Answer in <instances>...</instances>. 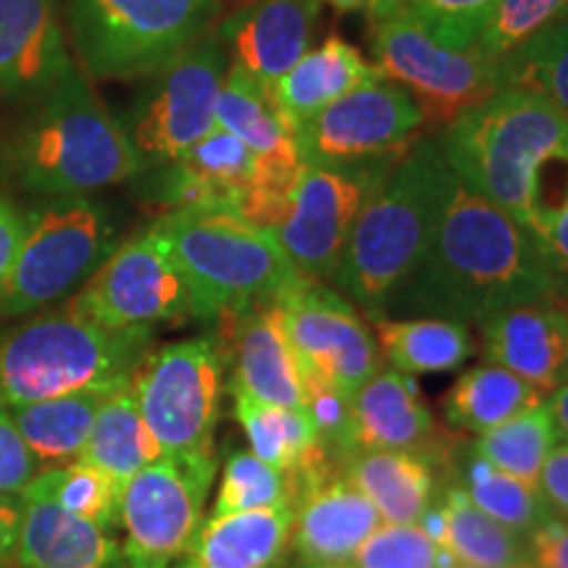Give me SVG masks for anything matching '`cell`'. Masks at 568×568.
<instances>
[{"label":"cell","mask_w":568,"mask_h":568,"mask_svg":"<svg viewBox=\"0 0 568 568\" xmlns=\"http://www.w3.org/2000/svg\"><path fill=\"white\" fill-rule=\"evenodd\" d=\"M548 301L556 303V290L535 234L456 174L429 251L385 316L400 311L479 324Z\"/></svg>","instance_id":"6da1fadb"},{"label":"cell","mask_w":568,"mask_h":568,"mask_svg":"<svg viewBox=\"0 0 568 568\" xmlns=\"http://www.w3.org/2000/svg\"><path fill=\"white\" fill-rule=\"evenodd\" d=\"M447 163L535 234L568 197V119L548 98L506 84L439 132Z\"/></svg>","instance_id":"7a4b0ae2"},{"label":"cell","mask_w":568,"mask_h":568,"mask_svg":"<svg viewBox=\"0 0 568 568\" xmlns=\"http://www.w3.org/2000/svg\"><path fill=\"white\" fill-rule=\"evenodd\" d=\"M3 159L13 180L40 197L90 195L142 176L122 122L77 63L32 98L6 140Z\"/></svg>","instance_id":"3957f363"},{"label":"cell","mask_w":568,"mask_h":568,"mask_svg":"<svg viewBox=\"0 0 568 568\" xmlns=\"http://www.w3.org/2000/svg\"><path fill=\"white\" fill-rule=\"evenodd\" d=\"M453 176L437 138L422 134L355 222L332 287L368 318L385 316L393 295L424 261Z\"/></svg>","instance_id":"277c9868"},{"label":"cell","mask_w":568,"mask_h":568,"mask_svg":"<svg viewBox=\"0 0 568 568\" xmlns=\"http://www.w3.org/2000/svg\"><path fill=\"white\" fill-rule=\"evenodd\" d=\"M153 224L193 290L197 322L216 324L219 318L280 303L305 280L272 230L234 211L176 209Z\"/></svg>","instance_id":"5b68a950"},{"label":"cell","mask_w":568,"mask_h":568,"mask_svg":"<svg viewBox=\"0 0 568 568\" xmlns=\"http://www.w3.org/2000/svg\"><path fill=\"white\" fill-rule=\"evenodd\" d=\"M153 343L151 326L105 329L67 308L30 318L0 337V406L130 385Z\"/></svg>","instance_id":"8992f818"},{"label":"cell","mask_w":568,"mask_h":568,"mask_svg":"<svg viewBox=\"0 0 568 568\" xmlns=\"http://www.w3.org/2000/svg\"><path fill=\"white\" fill-rule=\"evenodd\" d=\"M24 240L0 284V316H24L61 301L119 245V222L92 195L42 197L24 211Z\"/></svg>","instance_id":"52a82bcc"},{"label":"cell","mask_w":568,"mask_h":568,"mask_svg":"<svg viewBox=\"0 0 568 568\" xmlns=\"http://www.w3.org/2000/svg\"><path fill=\"white\" fill-rule=\"evenodd\" d=\"M216 0H69L82 71L95 80H145L213 27Z\"/></svg>","instance_id":"ba28073f"},{"label":"cell","mask_w":568,"mask_h":568,"mask_svg":"<svg viewBox=\"0 0 568 568\" xmlns=\"http://www.w3.org/2000/svg\"><path fill=\"white\" fill-rule=\"evenodd\" d=\"M140 414L169 458H216L226 353L219 335L153 347L132 376Z\"/></svg>","instance_id":"9c48e42d"},{"label":"cell","mask_w":568,"mask_h":568,"mask_svg":"<svg viewBox=\"0 0 568 568\" xmlns=\"http://www.w3.org/2000/svg\"><path fill=\"white\" fill-rule=\"evenodd\" d=\"M226 67V48L211 27L172 63L145 77L148 82L119 119L142 163V174L180 159L216 126L213 111Z\"/></svg>","instance_id":"30bf717a"},{"label":"cell","mask_w":568,"mask_h":568,"mask_svg":"<svg viewBox=\"0 0 568 568\" xmlns=\"http://www.w3.org/2000/svg\"><path fill=\"white\" fill-rule=\"evenodd\" d=\"M368 17V51L382 80L406 88L422 105L426 126L445 130L460 111L493 95L497 67L477 51L445 45L406 9Z\"/></svg>","instance_id":"8fae6325"},{"label":"cell","mask_w":568,"mask_h":568,"mask_svg":"<svg viewBox=\"0 0 568 568\" xmlns=\"http://www.w3.org/2000/svg\"><path fill=\"white\" fill-rule=\"evenodd\" d=\"M397 155L311 161L274 234L305 280L332 284L345 245L368 201L379 193Z\"/></svg>","instance_id":"7c38bea8"},{"label":"cell","mask_w":568,"mask_h":568,"mask_svg":"<svg viewBox=\"0 0 568 568\" xmlns=\"http://www.w3.org/2000/svg\"><path fill=\"white\" fill-rule=\"evenodd\" d=\"M67 311L105 329L197 322L193 290L155 224L119 243L69 297Z\"/></svg>","instance_id":"4fadbf2b"},{"label":"cell","mask_w":568,"mask_h":568,"mask_svg":"<svg viewBox=\"0 0 568 568\" xmlns=\"http://www.w3.org/2000/svg\"><path fill=\"white\" fill-rule=\"evenodd\" d=\"M216 458H169L145 466L124 481L119 527L134 568H172L187 558L203 527Z\"/></svg>","instance_id":"5bb4252c"},{"label":"cell","mask_w":568,"mask_h":568,"mask_svg":"<svg viewBox=\"0 0 568 568\" xmlns=\"http://www.w3.org/2000/svg\"><path fill=\"white\" fill-rule=\"evenodd\" d=\"M276 305L303 385L353 397L355 389L385 368L374 332L332 284L301 280Z\"/></svg>","instance_id":"9a60e30c"},{"label":"cell","mask_w":568,"mask_h":568,"mask_svg":"<svg viewBox=\"0 0 568 568\" xmlns=\"http://www.w3.org/2000/svg\"><path fill=\"white\" fill-rule=\"evenodd\" d=\"M426 130L422 105L397 82L376 80L337 98L295 132L305 161L406 153Z\"/></svg>","instance_id":"2e32d148"},{"label":"cell","mask_w":568,"mask_h":568,"mask_svg":"<svg viewBox=\"0 0 568 568\" xmlns=\"http://www.w3.org/2000/svg\"><path fill=\"white\" fill-rule=\"evenodd\" d=\"M355 450H406L447 468L464 435L443 429L422 403L416 382L395 368H379L351 397Z\"/></svg>","instance_id":"e0dca14e"},{"label":"cell","mask_w":568,"mask_h":568,"mask_svg":"<svg viewBox=\"0 0 568 568\" xmlns=\"http://www.w3.org/2000/svg\"><path fill=\"white\" fill-rule=\"evenodd\" d=\"M318 17V0H240L213 30L224 42L230 67L268 90L311 51Z\"/></svg>","instance_id":"ac0fdd59"},{"label":"cell","mask_w":568,"mask_h":568,"mask_svg":"<svg viewBox=\"0 0 568 568\" xmlns=\"http://www.w3.org/2000/svg\"><path fill=\"white\" fill-rule=\"evenodd\" d=\"M216 324L230 368V393L276 408H303V376L284 335L280 305H258Z\"/></svg>","instance_id":"d6986e66"},{"label":"cell","mask_w":568,"mask_h":568,"mask_svg":"<svg viewBox=\"0 0 568 568\" xmlns=\"http://www.w3.org/2000/svg\"><path fill=\"white\" fill-rule=\"evenodd\" d=\"M487 364L508 368L542 395L568 382V305L529 303L479 322Z\"/></svg>","instance_id":"ffe728a7"},{"label":"cell","mask_w":568,"mask_h":568,"mask_svg":"<svg viewBox=\"0 0 568 568\" xmlns=\"http://www.w3.org/2000/svg\"><path fill=\"white\" fill-rule=\"evenodd\" d=\"M290 508L295 518L287 552H293L297 564H351L355 550L382 527L376 508L345 479L343 468L303 489Z\"/></svg>","instance_id":"44dd1931"},{"label":"cell","mask_w":568,"mask_h":568,"mask_svg":"<svg viewBox=\"0 0 568 568\" xmlns=\"http://www.w3.org/2000/svg\"><path fill=\"white\" fill-rule=\"evenodd\" d=\"M145 174H151L148 193L169 211L226 209L240 213L253 174V153L243 140L213 126L180 159Z\"/></svg>","instance_id":"7402d4cb"},{"label":"cell","mask_w":568,"mask_h":568,"mask_svg":"<svg viewBox=\"0 0 568 568\" xmlns=\"http://www.w3.org/2000/svg\"><path fill=\"white\" fill-rule=\"evenodd\" d=\"M71 67L59 0H0V95L32 101Z\"/></svg>","instance_id":"603a6c76"},{"label":"cell","mask_w":568,"mask_h":568,"mask_svg":"<svg viewBox=\"0 0 568 568\" xmlns=\"http://www.w3.org/2000/svg\"><path fill=\"white\" fill-rule=\"evenodd\" d=\"M17 497L24 508L13 556L19 568H134L109 529L69 514L48 497Z\"/></svg>","instance_id":"cb8c5ba5"},{"label":"cell","mask_w":568,"mask_h":568,"mask_svg":"<svg viewBox=\"0 0 568 568\" xmlns=\"http://www.w3.org/2000/svg\"><path fill=\"white\" fill-rule=\"evenodd\" d=\"M382 80L372 61L351 42L329 34L268 88V95L290 130L297 132L318 111L355 88Z\"/></svg>","instance_id":"d4e9b609"},{"label":"cell","mask_w":568,"mask_h":568,"mask_svg":"<svg viewBox=\"0 0 568 568\" xmlns=\"http://www.w3.org/2000/svg\"><path fill=\"white\" fill-rule=\"evenodd\" d=\"M339 468L385 524H418L443 487L439 466L418 453L355 450Z\"/></svg>","instance_id":"484cf974"},{"label":"cell","mask_w":568,"mask_h":568,"mask_svg":"<svg viewBox=\"0 0 568 568\" xmlns=\"http://www.w3.org/2000/svg\"><path fill=\"white\" fill-rule=\"evenodd\" d=\"M293 518L290 506L211 516L184 560L193 568H276L287 552Z\"/></svg>","instance_id":"4316f807"},{"label":"cell","mask_w":568,"mask_h":568,"mask_svg":"<svg viewBox=\"0 0 568 568\" xmlns=\"http://www.w3.org/2000/svg\"><path fill=\"white\" fill-rule=\"evenodd\" d=\"M382 358L400 374H435L464 366L477 351L468 324L453 318L372 316Z\"/></svg>","instance_id":"83f0119b"},{"label":"cell","mask_w":568,"mask_h":568,"mask_svg":"<svg viewBox=\"0 0 568 568\" xmlns=\"http://www.w3.org/2000/svg\"><path fill=\"white\" fill-rule=\"evenodd\" d=\"M545 397L548 395L527 385L521 376L485 361L453 382L439 400V408H443L447 429L458 435H485L521 410L545 403Z\"/></svg>","instance_id":"f1b7e54d"},{"label":"cell","mask_w":568,"mask_h":568,"mask_svg":"<svg viewBox=\"0 0 568 568\" xmlns=\"http://www.w3.org/2000/svg\"><path fill=\"white\" fill-rule=\"evenodd\" d=\"M105 395L109 393H103V389H90V393L21 403V406L6 410H9L13 426H17L24 445L30 447L38 466L53 468L80 460Z\"/></svg>","instance_id":"f546056e"},{"label":"cell","mask_w":568,"mask_h":568,"mask_svg":"<svg viewBox=\"0 0 568 568\" xmlns=\"http://www.w3.org/2000/svg\"><path fill=\"white\" fill-rule=\"evenodd\" d=\"M159 458H163V450L140 414L132 382L105 395L80 460L98 466L124 485Z\"/></svg>","instance_id":"4dcf8cb0"},{"label":"cell","mask_w":568,"mask_h":568,"mask_svg":"<svg viewBox=\"0 0 568 568\" xmlns=\"http://www.w3.org/2000/svg\"><path fill=\"white\" fill-rule=\"evenodd\" d=\"M445 503V550L460 568H516L529 566V535L495 521L468 500L464 489L447 477L439 487Z\"/></svg>","instance_id":"1f68e13d"},{"label":"cell","mask_w":568,"mask_h":568,"mask_svg":"<svg viewBox=\"0 0 568 568\" xmlns=\"http://www.w3.org/2000/svg\"><path fill=\"white\" fill-rule=\"evenodd\" d=\"M445 471H450V479L464 489L468 500L481 514L493 516L495 521L524 531V535H531L552 516L537 485L500 471L485 458H479L468 445L458 447Z\"/></svg>","instance_id":"d6a6232c"},{"label":"cell","mask_w":568,"mask_h":568,"mask_svg":"<svg viewBox=\"0 0 568 568\" xmlns=\"http://www.w3.org/2000/svg\"><path fill=\"white\" fill-rule=\"evenodd\" d=\"M213 122L219 130L234 134L251 148L253 159L295 151V132L284 124L266 88L251 80L243 69L226 67L222 90L216 98Z\"/></svg>","instance_id":"836d02e7"},{"label":"cell","mask_w":568,"mask_h":568,"mask_svg":"<svg viewBox=\"0 0 568 568\" xmlns=\"http://www.w3.org/2000/svg\"><path fill=\"white\" fill-rule=\"evenodd\" d=\"M558 437L560 432L552 422L548 403H539V406L521 410L508 422L497 424L485 435H477L468 447L510 477L537 485L539 471H542Z\"/></svg>","instance_id":"e575fe53"},{"label":"cell","mask_w":568,"mask_h":568,"mask_svg":"<svg viewBox=\"0 0 568 568\" xmlns=\"http://www.w3.org/2000/svg\"><path fill=\"white\" fill-rule=\"evenodd\" d=\"M122 487L124 485H119L111 474L101 471L98 466L74 460L67 466L42 468L19 495L48 497L69 514L88 518L98 527L113 531L119 527Z\"/></svg>","instance_id":"d590c367"},{"label":"cell","mask_w":568,"mask_h":568,"mask_svg":"<svg viewBox=\"0 0 568 568\" xmlns=\"http://www.w3.org/2000/svg\"><path fill=\"white\" fill-rule=\"evenodd\" d=\"M497 84L535 90L568 119V17L552 21L497 63Z\"/></svg>","instance_id":"8d00e7d4"},{"label":"cell","mask_w":568,"mask_h":568,"mask_svg":"<svg viewBox=\"0 0 568 568\" xmlns=\"http://www.w3.org/2000/svg\"><path fill=\"white\" fill-rule=\"evenodd\" d=\"M566 17L568 0H495L471 51L497 67L537 32Z\"/></svg>","instance_id":"74e56055"},{"label":"cell","mask_w":568,"mask_h":568,"mask_svg":"<svg viewBox=\"0 0 568 568\" xmlns=\"http://www.w3.org/2000/svg\"><path fill=\"white\" fill-rule=\"evenodd\" d=\"M290 506L287 481L284 474L268 466L251 450L232 453L224 464L222 481H219L213 516L243 514V510H261Z\"/></svg>","instance_id":"f35d334b"},{"label":"cell","mask_w":568,"mask_h":568,"mask_svg":"<svg viewBox=\"0 0 568 568\" xmlns=\"http://www.w3.org/2000/svg\"><path fill=\"white\" fill-rule=\"evenodd\" d=\"M355 568H439V548L416 524H387L351 558Z\"/></svg>","instance_id":"ab89813d"},{"label":"cell","mask_w":568,"mask_h":568,"mask_svg":"<svg viewBox=\"0 0 568 568\" xmlns=\"http://www.w3.org/2000/svg\"><path fill=\"white\" fill-rule=\"evenodd\" d=\"M495 0H403V9L445 45L468 51Z\"/></svg>","instance_id":"60d3db41"},{"label":"cell","mask_w":568,"mask_h":568,"mask_svg":"<svg viewBox=\"0 0 568 568\" xmlns=\"http://www.w3.org/2000/svg\"><path fill=\"white\" fill-rule=\"evenodd\" d=\"M38 471V460L13 426L9 410L0 406V495H19Z\"/></svg>","instance_id":"b9f144b4"},{"label":"cell","mask_w":568,"mask_h":568,"mask_svg":"<svg viewBox=\"0 0 568 568\" xmlns=\"http://www.w3.org/2000/svg\"><path fill=\"white\" fill-rule=\"evenodd\" d=\"M537 243L542 247L545 264H548L556 303L568 305V197L548 226L537 234Z\"/></svg>","instance_id":"7bdbcfd3"},{"label":"cell","mask_w":568,"mask_h":568,"mask_svg":"<svg viewBox=\"0 0 568 568\" xmlns=\"http://www.w3.org/2000/svg\"><path fill=\"white\" fill-rule=\"evenodd\" d=\"M537 489L548 503L552 516L568 518V437L560 435L558 443L552 445L550 456L539 471Z\"/></svg>","instance_id":"ee69618b"},{"label":"cell","mask_w":568,"mask_h":568,"mask_svg":"<svg viewBox=\"0 0 568 568\" xmlns=\"http://www.w3.org/2000/svg\"><path fill=\"white\" fill-rule=\"evenodd\" d=\"M529 560L535 568H568V518L550 516L531 531Z\"/></svg>","instance_id":"f6af8a7d"},{"label":"cell","mask_w":568,"mask_h":568,"mask_svg":"<svg viewBox=\"0 0 568 568\" xmlns=\"http://www.w3.org/2000/svg\"><path fill=\"white\" fill-rule=\"evenodd\" d=\"M24 211L17 209V203L0 193V284L11 274L13 261H17L21 240H24Z\"/></svg>","instance_id":"bcb514c9"},{"label":"cell","mask_w":568,"mask_h":568,"mask_svg":"<svg viewBox=\"0 0 568 568\" xmlns=\"http://www.w3.org/2000/svg\"><path fill=\"white\" fill-rule=\"evenodd\" d=\"M21 500L17 495H0V568L13 566L21 531Z\"/></svg>","instance_id":"7dc6e473"},{"label":"cell","mask_w":568,"mask_h":568,"mask_svg":"<svg viewBox=\"0 0 568 568\" xmlns=\"http://www.w3.org/2000/svg\"><path fill=\"white\" fill-rule=\"evenodd\" d=\"M545 403H548L552 422H556L560 435L568 437V382L564 387H558L556 393H550L548 400H545Z\"/></svg>","instance_id":"c3c4849f"},{"label":"cell","mask_w":568,"mask_h":568,"mask_svg":"<svg viewBox=\"0 0 568 568\" xmlns=\"http://www.w3.org/2000/svg\"><path fill=\"white\" fill-rule=\"evenodd\" d=\"M318 3L332 6V9L339 13H351V11H368L376 0H318Z\"/></svg>","instance_id":"681fc988"},{"label":"cell","mask_w":568,"mask_h":568,"mask_svg":"<svg viewBox=\"0 0 568 568\" xmlns=\"http://www.w3.org/2000/svg\"><path fill=\"white\" fill-rule=\"evenodd\" d=\"M395 9H403V0H376V3L368 9L366 13H374V11H395Z\"/></svg>","instance_id":"f907efd6"},{"label":"cell","mask_w":568,"mask_h":568,"mask_svg":"<svg viewBox=\"0 0 568 568\" xmlns=\"http://www.w3.org/2000/svg\"><path fill=\"white\" fill-rule=\"evenodd\" d=\"M276 568H355V566H347V564H343V566H311V564H295L293 566H276Z\"/></svg>","instance_id":"816d5d0a"},{"label":"cell","mask_w":568,"mask_h":568,"mask_svg":"<svg viewBox=\"0 0 568 568\" xmlns=\"http://www.w3.org/2000/svg\"><path fill=\"white\" fill-rule=\"evenodd\" d=\"M174 568H193V566H190L187 560H182V564H180V566H174Z\"/></svg>","instance_id":"f5cc1de1"},{"label":"cell","mask_w":568,"mask_h":568,"mask_svg":"<svg viewBox=\"0 0 568 568\" xmlns=\"http://www.w3.org/2000/svg\"><path fill=\"white\" fill-rule=\"evenodd\" d=\"M516 568H535V566H531V564H529V566H516Z\"/></svg>","instance_id":"db71d44e"},{"label":"cell","mask_w":568,"mask_h":568,"mask_svg":"<svg viewBox=\"0 0 568 568\" xmlns=\"http://www.w3.org/2000/svg\"><path fill=\"white\" fill-rule=\"evenodd\" d=\"M6 568H19V566H6Z\"/></svg>","instance_id":"11a10c76"}]
</instances>
